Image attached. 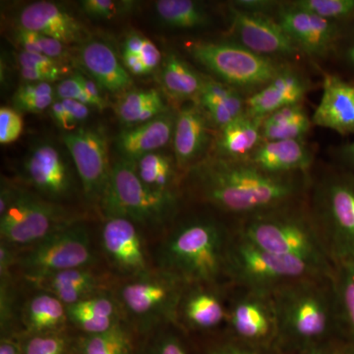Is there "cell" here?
I'll return each instance as SVG.
<instances>
[{"label": "cell", "instance_id": "cell-46", "mask_svg": "<svg viewBox=\"0 0 354 354\" xmlns=\"http://www.w3.org/2000/svg\"><path fill=\"white\" fill-rule=\"evenodd\" d=\"M20 69H57L65 67L64 62H58L41 53L20 50L16 57Z\"/></svg>", "mask_w": 354, "mask_h": 354}, {"label": "cell", "instance_id": "cell-35", "mask_svg": "<svg viewBox=\"0 0 354 354\" xmlns=\"http://www.w3.org/2000/svg\"><path fill=\"white\" fill-rule=\"evenodd\" d=\"M333 281L342 337L354 344V262L335 266Z\"/></svg>", "mask_w": 354, "mask_h": 354}, {"label": "cell", "instance_id": "cell-14", "mask_svg": "<svg viewBox=\"0 0 354 354\" xmlns=\"http://www.w3.org/2000/svg\"><path fill=\"white\" fill-rule=\"evenodd\" d=\"M26 183L39 196L53 203L67 200L76 189L77 171L68 151L50 141L32 147L23 162Z\"/></svg>", "mask_w": 354, "mask_h": 354}, {"label": "cell", "instance_id": "cell-4", "mask_svg": "<svg viewBox=\"0 0 354 354\" xmlns=\"http://www.w3.org/2000/svg\"><path fill=\"white\" fill-rule=\"evenodd\" d=\"M237 234L270 252L301 261L326 274L335 266L306 196L235 223Z\"/></svg>", "mask_w": 354, "mask_h": 354}, {"label": "cell", "instance_id": "cell-26", "mask_svg": "<svg viewBox=\"0 0 354 354\" xmlns=\"http://www.w3.org/2000/svg\"><path fill=\"white\" fill-rule=\"evenodd\" d=\"M262 120L245 111L236 120L216 130L209 153L225 160H246L263 142Z\"/></svg>", "mask_w": 354, "mask_h": 354}, {"label": "cell", "instance_id": "cell-8", "mask_svg": "<svg viewBox=\"0 0 354 354\" xmlns=\"http://www.w3.org/2000/svg\"><path fill=\"white\" fill-rule=\"evenodd\" d=\"M193 58L239 92L251 95L265 87L290 62L263 57L236 43L195 41L189 46Z\"/></svg>", "mask_w": 354, "mask_h": 354}, {"label": "cell", "instance_id": "cell-45", "mask_svg": "<svg viewBox=\"0 0 354 354\" xmlns=\"http://www.w3.org/2000/svg\"><path fill=\"white\" fill-rule=\"evenodd\" d=\"M55 95L58 100H74L94 108V102L84 90L81 73L73 74L60 81L55 88Z\"/></svg>", "mask_w": 354, "mask_h": 354}, {"label": "cell", "instance_id": "cell-31", "mask_svg": "<svg viewBox=\"0 0 354 354\" xmlns=\"http://www.w3.org/2000/svg\"><path fill=\"white\" fill-rule=\"evenodd\" d=\"M312 122L304 104H291L265 116L261 123L263 141L304 140Z\"/></svg>", "mask_w": 354, "mask_h": 354}, {"label": "cell", "instance_id": "cell-28", "mask_svg": "<svg viewBox=\"0 0 354 354\" xmlns=\"http://www.w3.org/2000/svg\"><path fill=\"white\" fill-rule=\"evenodd\" d=\"M198 104L216 130L225 127L246 111V97L236 88L205 77Z\"/></svg>", "mask_w": 354, "mask_h": 354}, {"label": "cell", "instance_id": "cell-22", "mask_svg": "<svg viewBox=\"0 0 354 354\" xmlns=\"http://www.w3.org/2000/svg\"><path fill=\"white\" fill-rule=\"evenodd\" d=\"M312 122L341 135L354 134V84L325 74L322 97Z\"/></svg>", "mask_w": 354, "mask_h": 354}, {"label": "cell", "instance_id": "cell-49", "mask_svg": "<svg viewBox=\"0 0 354 354\" xmlns=\"http://www.w3.org/2000/svg\"><path fill=\"white\" fill-rule=\"evenodd\" d=\"M292 354H354V344L344 337H339L315 348Z\"/></svg>", "mask_w": 354, "mask_h": 354}, {"label": "cell", "instance_id": "cell-37", "mask_svg": "<svg viewBox=\"0 0 354 354\" xmlns=\"http://www.w3.org/2000/svg\"><path fill=\"white\" fill-rule=\"evenodd\" d=\"M190 337L194 354H279L276 348L254 346L235 339L225 330L215 334Z\"/></svg>", "mask_w": 354, "mask_h": 354}, {"label": "cell", "instance_id": "cell-47", "mask_svg": "<svg viewBox=\"0 0 354 354\" xmlns=\"http://www.w3.org/2000/svg\"><path fill=\"white\" fill-rule=\"evenodd\" d=\"M53 95H55V88L53 84L25 82L16 91L13 102Z\"/></svg>", "mask_w": 354, "mask_h": 354}, {"label": "cell", "instance_id": "cell-10", "mask_svg": "<svg viewBox=\"0 0 354 354\" xmlns=\"http://www.w3.org/2000/svg\"><path fill=\"white\" fill-rule=\"evenodd\" d=\"M94 261L88 228L73 221L32 245L18 257L17 265L32 281L65 270L88 268Z\"/></svg>", "mask_w": 354, "mask_h": 354}, {"label": "cell", "instance_id": "cell-19", "mask_svg": "<svg viewBox=\"0 0 354 354\" xmlns=\"http://www.w3.org/2000/svg\"><path fill=\"white\" fill-rule=\"evenodd\" d=\"M213 128L197 102H188L177 111L172 149L177 167L183 174L211 152L216 134Z\"/></svg>", "mask_w": 354, "mask_h": 354}, {"label": "cell", "instance_id": "cell-34", "mask_svg": "<svg viewBox=\"0 0 354 354\" xmlns=\"http://www.w3.org/2000/svg\"><path fill=\"white\" fill-rule=\"evenodd\" d=\"M156 12L162 24L178 30H194L209 25V17L201 3L192 0H158Z\"/></svg>", "mask_w": 354, "mask_h": 354}, {"label": "cell", "instance_id": "cell-3", "mask_svg": "<svg viewBox=\"0 0 354 354\" xmlns=\"http://www.w3.org/2000/svg\"><path fill=\"white\" fill-rule=\"evenodd\" d=\"M272 297L278 326L274 348L279 354L300 353L344 337L333 274H312L291 281Z\"/></svg>", "mask_w": 354, "mask_h": 354}, {"label": "cell", "instance_id": "cell-18", "mask_svg": "<svg viewBox=\"0 0 354 354\" xmlns=\"http://www.w3.org/2000/svg\"><path fill=\"white\" fill-rule=\"evenodd\" d=\"M101 243L109 264L123 276L132 279L152 271L139 227L128 218H106Z\"/></svg>", "mask_w": 354, "mask_h": 354}, {"label": "cell", "instance_id": "cell-30", "mask_svg": "<svg viewBox=\"0 0 354 354\" xmlns=\"http://www.w3.org/2000/svg\"><path fill=\"white\" fill-rule=\"evenodd\" d=\"M68 321L66 305L50 293H37L23 309V323L28 334L62 332Z\"/></svg>", "mask_w": 354, "mask_h": 354}, {"label": "cell", "instance_id": "cell-33", "mask_svg": "<svg viewBox=\"0 0 354 354\" xmlns=\"http://www.w3.org/2000/svg\"><path fill=\"white\" fill-rule=\"evenodd\" d=\"M162 95L156 88L125 93L116 106V113L125 127H136L169 111Z\"/></svg>", "mask_w": 354, "mask_h": 354}, {"label": "cell", "instance_id": "cell-9", "mask_svg": "<svg viewBox=\"0 0 354 354\" xmlns=\"http://www.w3.org/2000/svg\"><path fill=\"white\" fill-rule=\"evenodd\" d=\"M317 274H329L301 261L265 250L241 236L235 230L228 258L230 285L272 295L286 283Z\"/></svg>", "mask_w": 354, "mask_h": 354}, {"label": "cell", "instance_id": "cell-43", "mask_svg": "<svg viewBox=\"0 0 354 354\" xmlns=\"http://www.w3.org/2000/svg\"><path fill=\"white\" fill-rule=\"evenodd\" d=\"M132 2L113 0H84L81 1L84 13L97 19H111L129 10Z\"/></svg>", "mask_w": 354, "mask_h": 354}, {"label": "cell", "instance_id": "cell-51", "mask_svg": "<svg viewBox=\"0 0 354 354\" xmlns=\"http://www.w3.org/2000/svg\"><path fill=\"white\" fill-rule=\"evenodd\" d=\"M57 95H46V97H35V99L25 100L13 102L18 111L24 113H39L46 109H50L55 102Z\"/></svg>", "mask_w": 354, "mask_h": 354}, {"label": "cell", "instance_id": "cell-21", "mask_svg": "<svg viewBox=\"0 0 354 354\" xmlns=\"http://www.w3.org/2000/svg\"><path fill=\"white\" fill-rule=\"evenodd\" d=\"M310 88L309 79L290 64L265 87L246 97V113L264 118L279 109L301 104Z\"/></svg>", "mask_w": 354, "mask_h": 354}, {"label": "cell", "instance_id": "cell-25", "mask_svg": "<svg viewBox=\"0 0 354 354\" xmlns=\"http://www.w3.org/2000/svg\"><path fill=\"white\" fill-rule=\"evenodd\" d=\"M84 69L100 87L111 94L131 87V74L121 64L113 48L101 41H88L79 53Z\"/></svg>", "mask_w": 354, "mask_h": 354}, {"label": "cell", "instance_id": "cell-50", "mask_svg": "<svg viewBox=\"0 0 354 354\" xmlns=\"http://www.w3.org/2000/svg\"><path fill=\"white\" fill-rule=\"evenodd\" d=\"M232 6L239 7L242 10L249 12L267 14L274 17V12L281 4V1H272V0H235L230 2Z\"/></svg>", "mask_w": 354, "mask_h": 354}, {"label": "cell", "instance_id": "cell-24", "mask_svg": "<svg viewBox=\"0 0 354 354\" xmlns=\"http://www.w3.org/2000/svg\"><path fill=\"white\" fill-rule=\"evenodd\" d=\"M313 150L305 140L263 141L247 158L261 171L276 176L309 174L314 164Z\"/></svg>", "mask_w": 354, "mask_h": 354}, {"label": "cell", "instance_id": "cell-54", "mask_svg": "<svg viewBox=\"0 0 354 354\" xmlns=\"http://www.w3.org/2000/svg\"><path fill=\"white\" fill-rule=\"evenodd\" d=\"M51 118L57 122L58 127L64 129L65 133L68 132V124H67L66 114L60 100H57L53 102V106H50Z\"/></svg>", "mask_w": 354, "mask_h": 354}, {"label": "cell", "instance_id": "cell-16", "mask_svg": "<svg viewBox=\"0 0 354 354\" xmlns=\"http://www.w3.org/2000/svg\"><path fill=\"white\" fill-rule=\"evenodd\" d=\"M230 285H185L179 300L176 326L189 337L225 330Z\"/></svg>", "mask_w": 354, "mask_h": 354}, {"label": "cell", "instance_id": "cell-40", "mask_svg": "<svg viewBox=\"0 0 354 354\" xmlns=\"http://www.w3.org/2000/svg\"><path fill=\"white\" fill-rule=\"evenodd\" d=\"M290 3L325 19L341 23L354 19V0H295Z\"/></svg>", "mask_w": 354, "mask_h": 354}, {"label": "cell", "instance_id": "cell-12", "mask_svg": "<svg viewBox=\"0 0 354 354\" xmlns=\"http://www.w3.org/2000/svg\"><path fill=\"white\" fill-rule=\"evenodd\" d=\"M225 330L242 342L276 348L278 326L272 295L230 285Z\"/></svg>", "mask_w": 354, "mask_h": 354}, {"label": "cell", "instance_id": "cell-23", "mask_svg": "<svg viewBox=\"0 0 354 354\" xmlns=\"http://www.w3.org/2000/svg\"><path fill=\"white\" fill-rule=\"evenodd\" d=\"M177 113L169 109L158 118L136 127L125 128L115 138L120 158L132 162L148 153L158 152L174 138Z\"/></svg>", "mask_w": 354, "mask_h": 354}, {"label": "cell", "instance_id": "cell-13", "mask_svg": "<svg viewBox=\"0 0 354 354\" xmlns=\"http://www.w3.org/2000/svg\"><path fill=\"white\" fill-rule=\"evenodd\" d=\"M62 141L75 165L86 199L100 206L113 169L108 137L99 128L80 127L64 133Z\"/></svg>", "mask_w": 354, "mask_h": 354}, {"label": "cell", "instance_id": "cell-15", "mask_svg": "<svg viewBox=\"0 0 354 354\" xmlns=\"http://www.w3.org/2000/svg\"><path fill=\"white\" fill-rule=\"evenodd\" d=\"M274 18L300 53L311 58L327 57L337 51L346 25L298 8L290 1H281Z\"/></svg>", "mask_w": 354, "mask_h": 354}, {"label": "cell", "instance_id": "cell-53", "mask_svg": "<svg viewBox=\"0 0 354 354\" xmlns=\"http://www.w3.org/2000/svg\"><path fill=\"white\" fill-rule=\"evenodd\" d=\"M342 50L344 62L354 69V29L349 34L344 32L341 44L337 48V50Z\"/></svg>", "mask_w": 354, "mask_h": 354}, {"label": "cell", "instance_id": "cell-38", "mask_svg": "<svg viewBox=\"0 0 354 354\" xmlns=\"http://www.w3.org/2000/svg\"><path fill=\"white\" fill-rule=\"evenodd\" d=\"M141 354H194L192 339L178 326L171 325L155 330Z\"/></svg>", "mask_w": 354, "mask_h": 354}, {"label": "cell", "instance_id": "cell-7", "mask_svg": "<svg viewBox=\"0 0 354 354\" xmlns=\"http://www.w3.org/2000/svg\"><path fill=\"white\" fill-rule=\"evenodd\" d=\"M184 283L156 269L128 279L116 292L115 299L124 315L138 332L152 333L176 325V313Z\"/></svg>", "mask_w": 354, "mask_h": 354}, {"label": "cell", "instance_id": "cell-27", "mask_svg": "<svg viewBox=\"0 0 354 354\" xmlns=\"http://www.w3.org/2000/svg\"><path fill=\"white\" fill-rule=\"evenodd\" d=\"M29 281L66 306L104 292L102 279L88 268L65 270Z\"/></svg>", "mask_w": 354, "mask_h": 354}, {"label": "cell", "instance_id": "cell-48", "mask_svg": "<svg viewBox=\"0 0 354 354\" xmlns=\"http://www.w3.org/2000/svg\"><path fill=\"white\" fill-rule=\"evenodd\" d=\"M66 114L67 124H68V132L74 131L78 127L79 123L87 120L90 115V109L82 102L74 101V100H60Z\"/></svg>", "mask_w": 354, "mask_h": 354}, {"label": "cell", "instance_id": "cell-39", "mask_svg": "<svg viewBox=\"0 0 354 354\" xmlns=\"http://www.w3.org/2000/svg\"><path fill=\"white\" fill-rule=\"evenodd\" d=\"M16 44L21 50L28 53H41L58 62H64L68 57L66 46L57 39L44 36L39 32L28 31L20 27H16L14 32Z\"/></svg>", "mask_w": 354, "mask_h": 354}, {"label": "cell", "instance_id": "cell-36", "mask_svg": "<svg viewBox=\"0 0 354 354\" xmlns=\"http://www.w3.org/2000/svg\"><path fill=\"white\" fill-rule=\"evenodd\" d=\"M79 354H135L130 325L120 321L101 334L86 335L77 344Z\"/></svg>", "mask_w": 354, "mask_h": 354}, {"label": "cell", "instance_id": "cell-44", "mask_svg": "<svg viewBox=\"0 0 354 354\" xmlns=\"http://www.w3.org/2000/svg\"><path fill=\"white\" fill-rule=\"evenodd\" d=\"M23 132V118L16 109L2 106L0 109V143H13Z\"/></svg>", "mask_w": 354, "mask_h": 354}, {"label": "cell", "instance_id": "cell-17", "mask_svg": "<svg viewBox=\"0 0 354 354\" xmlns=\"http://www.w3.org/2000/svg\"><path fill=\"white\" fill-rule=\"evenodd\" d=\"M230 28L239 44L257 55L290 62L300 51L272 16L228 4Z\"/></svg>", "mask_w": 354, "mask_h": 354}, {"label": "cell", "instance_id": "cell-55", "mask_svg": "<svg viewBox=\"0 0 354 354\" xmlns=\"http://www.w3.org/2000/svg\"><path fill=\"white\" fill-rule=\"evenodd\" d=\"M0 354H21L20 348L11 339L2 337L0 342Z\"/></svg>", "mask_w": 354, "mask_h": 354}, {"label": "cell", "instance_id": "cell-52", "mask_svg": "<svg viewBox=\"0 0 354 354\" xmlns=\"http://www.w3.org/2000/svg\"><path fill=\"white\" fill-rule=\"evenodd\" d=\"M335 157L339 167L354 171V140L339 147L335 152Z\"/></svg>", "mask_w": 354, "mask_h": 354}, {"label": "cell", "instance_id": "cell-32", "mask_svg": "<svg viewBox=\"0 0 354 354\" xmlns=\"http://www.w3.org/2000/svg\"><path fill=\"white\" fill-rule=\"evenodd\" d=\"M160 79L167 94L178 102H196L205 82V77L176 53L165 57Z\"/></svg>", "mask_w": 354, "mask_h": 354}, {"label": "cell", "instance_id": "cell-11", "mask_svg": "<svg viewBox=\"0 0 354 354\" xmlns=\"http://www.w3.org/2000/svg\"><path fill=\"white\" fill-rule=\"evenodd\" d=\"M73 221L62 205L17 186L10 207L0 216V236L11 246H32Z\"/></svg>", "mask_w": 354, "mask_h": 354}, {"label": "cell", "instance_id": "cell-5", "mask_svg": "<svg viewBox=\"0 0 354 354\" xmlns=\"http://www.w3.org/2000/svg\"><path fill=\"white\" fill-rule=\"evenodd\" d=\"M307 201L335 267L354 262V171L337 167L311 172Z\"/></svg>", "mask_w": 354, "mask_h": 354}, {"label": "cell", "instance_id": "cell-1", "mask_svg": "<svg viewBox=\"0 0 354 354\" xmlns=\"http://www.w3.org/2000/svg\"><path fill=\"white\" fill-rule=\"evenodd\" d=\"M310 174L276 176L209 153L185 172L183 187L193 201L237 223L306 196Z\"/></svg>", "mask_w": 354, "mask_h": 354}, {"label": "cell", "instance_id": "cell-6", "mask_svg": "<svg viewBox=\"0 0 354 354\" xmlns=\"http://www.w3.org/2000/svg\"><path fill=\"white\" fill-rule=\"evenodd\" d=\"M181 206L183 194L151 189L140 180L134 164L122 158L113 164L100 204L104 218L120 216L164 234L180 216Z\"/></svg>", "mask_w": 354, "mask_h": 354}, {"label": "cell", "instance_id": "cell-42", "mask_svg": "<svg viewBox=\"0 0 354 354\" xmlns=\"http://www.w3.org/2000/svg\"><path fill=\"white\" fill-rule=\"evenodd\" d=\"M122 53H134L145 65L148 73L160 66L162 55L156 44L139 32L128 35L123 43Z\"/></svg>", "mask_w": 354, "mask_h": 354}, {"label": "cell", "instance_id": "cell-41", "mask_svg": "<svg viewBox=\"0 0 354 354\" xmlns=\"http://www.w3.org/2000/svg\"><path fill=\"white\" fill-rule=\"evenodd\" d=\"M20 348V346H19ZM71 344L62 332L28 334L21 344V354H69Z\"/></svg>", "mask_w": 354, "mask_h": 354}, {"label": "cell", "instance_id": "cell-2", "mask_svg": "<svg viewBox=\"0 0 354 354\" xmlns=\"http://www.w3.org/2000/svg\"><path fill=\"white\" fill-rule=\"evenodd\" d=\"M209 209L179 216L158 246L157 269L184 285H230L228 258L235 223Z\"/></svg>", "mask_w": 354, "mask_h": 354}, {"label": "cell", "instance_id": "cell-29", "mask_svg": "<svg viewBox=\"0 0 354 354\" xmlns=\"http://www.w3.org/2000/svg\"><path fill=\"white\" fill-rule=\"evenodd\" d=\"M140 180L151 189L165 193H180L184 174L179 171L174 155L160 152L148 153L134 162Z\"/></svg>", "mask_w": 354, "mask_h": 354}, {"label": "cell", "instance_id": "cell-20", "mask_svg": "<svg viewBox=\"0 0 354 354\" xmlns=\"http://www.w3.org/2000/svg\"><path fill=\"white\" fill-rule=\"evenodd\" d=\"M17 27L39 32L64 44L79 43L85 38V27L59 4L36 1L21 9Z\"/></svg>", "mask_w": 354, "mask_h": 354}]
</instances>
